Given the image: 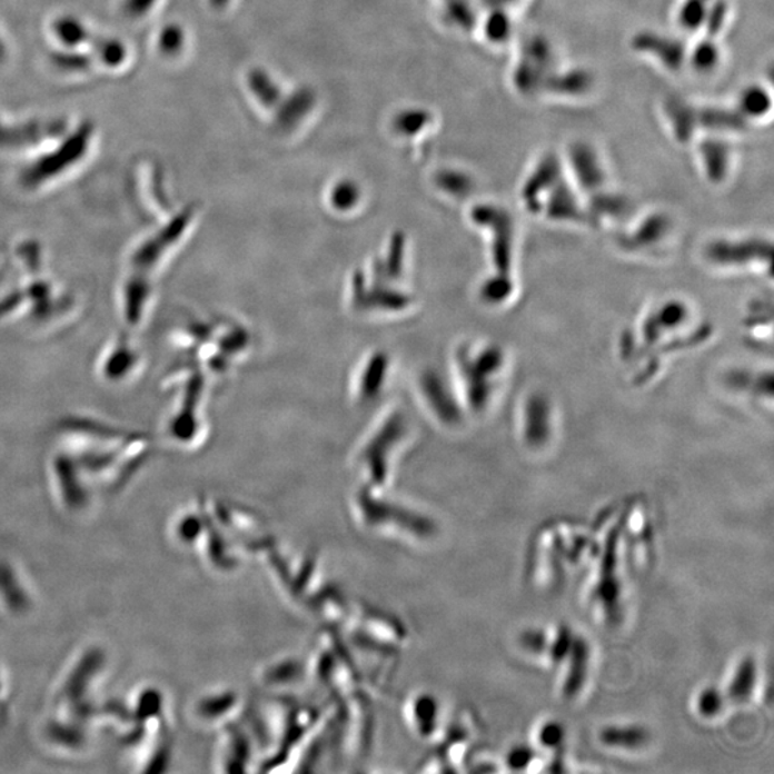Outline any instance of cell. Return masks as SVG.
Returning a JSON list of instances; mask_svg holds the SVG:
<instances>
[{"instance_id":"6da1fadb","label":"cell","mask_w":774,"mask_h":774,"mask_svg":"<svg viewBox=\"0 0 774 774\" xmlns=\"http://www.w3.org/2000/svg\"><path fill=\"white\" fill-rule=\"evenodd\" d=\"M771 242L762 238L746 240H716L706 248V257L714 266L741 267L771 258Z\"/></svg>"},{"instance_id":"7a4b0ae2","label":"cell","mask_w":774,"mask_h":774,"mask_svg":"<svg viewBox=\"0 0 774 774\" xmlns=\"http://www.w3.org/2000/svg\"><path fill=\"white\" fill-rule=\"evenodd\" d=\"M53 478L57 486L59 500L69 514L81 513L87 508L89 503V494L82 476L79 475L77 465L67 458H57L53 460Z\"/></svg>"},{"instance_id":"3957f363","label":"cell","mask_w":774,"mask_h":774,"mask_svg":"<svg viewBox=\"0 0 774 774\" xmlns=\"http://www.w3.org/2000/svg\"><path fill=\"white\" fill-rule=\"evenodd\" d=\"M0 607L12 617H21L31 609L32 598L21 575L8 559L0 558Z\"/></svg>"},{"instance_id":"277c9868","label":"cell","mask_w":774,"mask_h":774,"mask_svg":"<svg viewBox=\"0 0 774 774\" xmlns=\"http://www.w3.org/2000/svg\"><path fill=\"white\" fill-rule=\"evenodd\" d=\"M550 435V406L540 395H535L525 406V439L530 446H540Z\"/></svg>"},{"instance_id":"5b68a950","label":"cell","mask_w":774,"mask_h":774,"mask_svg":"<svg viewBox=\"0 0 774 774\" xmlns=\"http://www.w3.org/2000/svg\"><path fill=\"white\" fill-rule=\"evenodd\" d=\"M568 657L570 658L569 672L564 683V696L573 698L580 692L585 683V677H587L589 662V647L587 642H585L584 638L575 637Z\"/></svg>"},{"instance_id":"8992f818","label":"cell","mask_w":774,"mask_h":774,"mask_svg":"<svg viewBox=\"0 0 774 774\" xmlns=\"http://www.w3.org/2000/svg\"><path fill=\"white\" fill-rule=\"evenodd\" d=\"M48 738L63 751H81L87 744V733L82 724L59 717L57 722L48 724Z\"/></svg>"},{"instance_id":"52a82bcc","label":"cell","mask_w":774,"mask_h":774,"mask_svg":"<svg viewBox=\"0 0 774 774\" xmlns=\"http://www.w3.org/2000/svg\"><path fill=\"white\" fill-rule=\"evenodd\" d=\"M648 732L642 726H609L599 733V741L608 747L638 748L648 742Z\"/></svg>"},{"instance_id":"ba28073f","label":"cell","mask_w":774,"mask_h":774,"mask_svg":"<svg viewBox=\"0 0 774 774\" xmlns=\"http://www.w3.org/2000/svg\"><path fill=\"white\" fill-rule=\"evenodd\" d=\"M617 530H613L612 535H609L607 553H605L602 583H599L598 587L599 597L608 605H612V607H615V604H617L619 594L617 579H615V559H617L615 549H617Z\"/></svg>"},{"instance_id":"9c48e42d","label":"cell","mask_w":774,"mask_h":774,"mask_svg":"<svg viewBox=\"0 0 774 774\" xmlns=\"http://www.w3.org/2000/svg\"><path fill=\"white\" fill-rule=\"evenodd\" d=\"M757 679V664L754 658L746 657L743 659L734 674L728 696L736 703H744L751 698L754 686Z\"/></svg>"},{"instance_id":"30bf717a","label":"cell","mask_w":774,"mask_h":774,"mask_svg":"<svg viewBox=\"0 0 774 774\" xmlns=\"http://www.w3.org/2000/svg\"><path fill=\"white\" fill-rule=\"evenodd\" d=\"M724 697L721 689L716 687L704 688L697 698L698 713L703 717L712 718L722 712Z\"/></svg>"},{"instance_id":"8fae6325","label":"cell","mask_w":774,"mask_h":774,"mask_svg":"<svg viewBox=\"0 0 774 774\" xmlns=\"http://www.w3.org/2000/svg\"><path fill=\"white\" fill-rule=\"evenodd\" d=\"M575 635L568 627H560L553 644H550L549 653L554 663H563L568 658L570 648H573Z\"/></svg>"},{"instance_id":"7c38bea8","label":"cell","mask_w":774,"mask_h":774,"mask_svg":"<svg viewBox=\"0 0 774 774\" xmlns=\"http://www.w3.org/2000/svg\"><path fill=\"white\" fill-rule=\"evenodd\" d=\"M535 753L533 748L527 746V744H519L510 748L508 756H506V764L510 771L520 772L525 771L533 763Z\"/></svg>"},{"instance_id":"4fadbf2b","label":"cell","mask_w":774,"mask_h":774,"mask_svg":"<svg viewBox=\"0 0 774 774\" xmlns=\"http://www.w3.org/2000/svg\"><path fill=\"white\" fill-rule=\"evenodd\" d=\"M539 743L545 747H559L565 738V728L559 722H548L540 727L538 734Z\"/></svg>"},{"instance_id":"5bb4252c","label":"cell","mask_w":774,"mask_h":774,"mask_svg":"<svg viewBox=\"0 0 774 774\" xmlns=\"http://www.w3.org/2000/svg\"><path fill=\"white\" fill-rule=\"evenodd\" d=\"M520 644L529 653L539 654L547 649V634L540 629H527L520 635Z\"/></svg>"}]
</instances>
